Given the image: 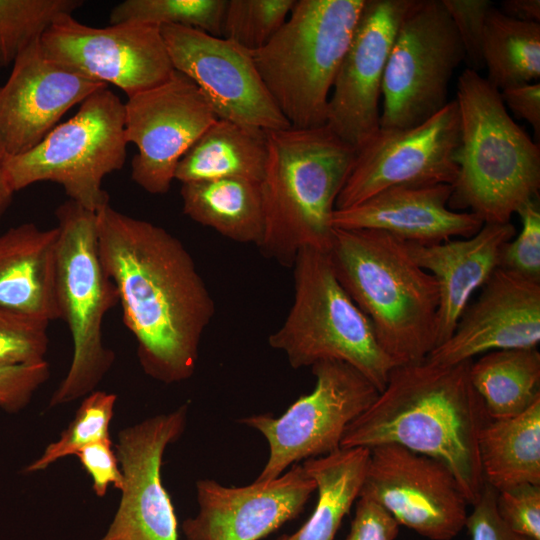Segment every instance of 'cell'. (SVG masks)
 I'll return each mask as SVG.
<instances>
[{
	"instance_id": "cell-1",
	"label": "cell",
	"mask_w": 540,
	"mask_h": 540,
	"mask_svg": "<svg viewBox=\"0 0 540 540\" xmlns=\"http://www.w3.org/2000/svg\"><path fill=\"white\" fill-rule=\"evenodd\" d=\"M96 216L99 257L116 286L141 368L165 384L189 379L215 313L191 254L166 229L110 204Z\"/></svg>"
},
{
	"instance_id": "cell-2",
	"label": "cell",
	"mask_w": 540,
	"mask_h": 540,
	"mask_svg": "<svg viewBox=\"0 0 540 540\" xmlns=\"http://www.w3.org/2000/svg\"><path fill=\"white\" fill-rule=\"evenodd\" d=\"M472 361L395 366L376 400L346 428L341 448L394 444L435 458L475 504L485 485L478 438L491 418L471 384Z\"/></svg>"
},
{
	"instance_id": "cell-3",
	"label": "cell",
	"mask_w": 540,
	"mask_h": 540,
	"mask_svg": "<svg viewBox=\"0 0 540 540\" xmlns=\"http://www.w3.org/2000/svg\"><path fill=\"white\" fill-rule=\"evenodd\" d=\"M328 255L395 366L427 358L437 346L439 290L407 242L379 230L334 228Z\"/></svg>"
},
{
	"instance_id": "cell-4",
	"label": "cell",
	"mask_w": 540,
	"mask_h": 540,
	"mask_svg": "<svg viewBox=\"0 0 540 540\" xmlns=\"http://www.w3.org/2000/svg\"><path fill=\"white\" fill-rule=\"evenodd\" d=\"M267 161L260 190L263 255L292 267L305 247L328 252L337 197L356 150L326 125L266 131Z\"/></svg>"
},
{
	"instance_id": "cell-5",
	"label": "cell",
	"mask_w": 540,
	"mask_h": 540,
	"mask_svg": "<svg viewBox=\"0 0 540 540\" xmlns=\"http://www.w3.org/2000/svg\"><path fill=\"white\" fill-rule=\"evenodd\" d=\"M458 175L449 204L484 223H508L539 196L540 146L509 115L500 91L473 69L458 78Z\"/></svg>"
},
{
	"instance_id": "cell-6",
	"label": "cell",
	"mask_w": 540,
	"mask_h": 540,
	"mask_svg": "<svg viewBox=\"0 0 540 540\" xmlns=\"http://www.w3.org/2000/svg\"><path fill=\"white\" fill-rule=\"evenodd\" d=\"M366 0H295L285 23L252 52L292 128L326 125L329 94Z\"/></svg>"
},
{
	"instance_id": "cell-7",
	"label": "cell",
	"mask_w": 540,
	"mask_h": 540,
	"mask_svg": "<svg viewBox=\"0 0 540 540\" xmlns=\"http://www.w3.org/2000/svg\"><path fill=\"white\" fill-rule=\"evenodd\" d=\"M294 300L282 325L268 337L291 367L339 360L360 371L381 392L393 361L380 347L372 324L342 287L328 252L310 247L294 263Z\"/></svg>"
},
{
	"instance_id": "cell-8",
	"label": "cell",
	"mask_w": 540,
	"mask_h": 540,
	"mask_svg": "<svg viewBox=\"0 0 540 540\" xmlns=\"http://www.w3.org/2000/svg\"><path fill=\"white\" fill-rule=\"evenodd\" d=\"M56 295L60 319L69 328L73 354L49 408L84 398L103 380L115 353L103 341V320L119 303L115 284L98 251L97 216L68 199L56 211Z\"/></svg>"
},
{
	"instance_id": "cell-9",
	"label": "cell",
	"mask_w": 540,
	"mask_h": 540,
	"mask_svg": "<svg viewBox=\"0 0 540 540\" xmlns=\"http://www.w3.org/2000/svg\"><path fill=\"white\" fill-rule=\"evenodd\" d=\"M127 144L124 103L106 87L87 97L73 117L33 148L4 157L5 174L14 192L55 182L70 200L97 213L110 204L102 182L124 166Z\"/></svg>"
},
{
	"instance_id": "cell-10",
	"label": "cell",
	"mask_w": 540,
	"mask_h": 540,
	"mask_svg": "<svg viewBox=\"0 0 540 540\" xmlns=\"http://www.w3.org/2000/svg\"><path fill=\"white\" fill-rule=\"evenodd\" d=\"M311 367L314 389L280 417L255 414L239 420L259 431L269 446L268 460L257 482L271 481L291 465L339 450L346 428L380 393L346 362L321 360Z\"/></svg>"
},
{
	"instance_id": "cell-11",
	"label": "cell",
	"mask_w": 540,
	"mask_h": 540,
	"mask_svg": "<svg viewBox=\"0 0 540 540\" xmlns=\"http://www.w3.org/2000/svg\"><path fill=\"white\" fill-rule=\"evenodd\" d=\"M465 52L441 0H416L386 64L380 128H409L449 102L448 87Z\"/></svg>"
},
{
	"instance_id": "cell-12",
	"label": "cell",
	"mask_w": 540,
	"mask_h": 540,
	"mask_svg": "<svg viewBox=\"0 0 540 540\" xmlns=\"http://www.w3.org/2000/svg\"><path fill=\"white\" fill-rule=\"evenodd\" d=\"M460 139L456 100L423 123L409 128H379L356 150L335 209L359 204L396 186L453 185Z\"/></svg>"
},
{
	"instance_id": "cell-13",
	"label": "cell",
	"mask_w": 540,
	"mask_h": 540,
	"mask_svg": "<svg viewBox=\"0 0 540 540\" xmlns=\"http://www.w3.org/2000/svg\"><path fill=\"white\" fill-rule=\"evenodd\" d=\"M49 59L127 97L168 80L175 71L159 26L135 22L92 27L72 14L58 17L41 35Z\"/></svg>"
},
{
	"instance_id": "cell-14",
	"label": "cell",
	"mask_w": 540,
	"mask_h": 540,
	"mask_svg": "<svg viewBox=\"0 0 540 540\" xmlns=\"http://www.w3.org/2000/svg\"><path fill=\"white\" fill-rule=\"evenodd\" d=\"M360 496L431 540H451L466 526V499L441 461L394 444L370 449Z\"/></svg>"
},
{
	"instance_id": "cell-15",
	"label": "cell",
	"mask_w": 540,
	"mask_h": 540,
	"mask_svg": "<svg viewBox=\"0 0 540 540\" xmlns=\"http://www.w3.org/2000/svg\"><path fill=\"white\" fill-rule=\"evenodd\" d=\"M160 29L174 69L196 84L218 119L262 131L291 127L265 87L252 52L194 28Z\"/></svg>"
},
{
	"instance_id": "cell-16",
	"label": "cell",
	"mask_w": 540,
	"mask_h": 540,
	"mask_svg": "<svg viewBox=\"0 0 540 540\" xmlns=\"http://www.w3.org/2000/svg\"><path fill=\"white\" fill-rule=\"evenodd\" d=\"M124 107L126 139L138 150L131 179L148 193L165 194L181 158L218 118L196 84L176 70L128 97Z\"/></svg>"
},
{
	"instance_id": "cell-17",
	"label": "cell",
	"mask_w": 540,
	"mask_h": 540,
	"mask_svg": "<svg viewBox=\"0 0 540 540\" xmlns=\"http://www.w3.org/2000/svg\"><path fill=\"white\" fill-rule=\"evenodd\" d=\"M189 405L122 429L114 452L123 475L121 498L98 540H179L178 521L161 479L163 455L183 434Z\"/></svg>"
},
{
	"instance_id": "cell-18",
	"label": "cell",
	"mask_w": 540,
	"mask_h": 540,
	"mask_svg": "<svg viewBox=\"0 0 540 540\" xmlns=\"http://www.w3.org/2000/svg\"><path fill=\"white\" fill-rule=\"evenodd\" d=\"M416 0H366L337 71L326 126L355 150L380 128L379 100L398 29Z\"/></svg>"
},
{
	"instance_id": "cell-19",
	"label": "cell",
	"mask_w": 540,
	"mask_h": 540,
	"mask_svg": "<svg viewBox=\"0 0 540 540\" xmlns=\"http://www.w3.org/2000/svg\"><path fill=\"white\" fill-rule=\"evenodd\" d=\"M315 490L302 464L271 481L242 487L200 479L198 513L183 521L182 531L186 540H259L297 518Z\"/></svg>"
},
{
	"instance_id": "cell-20",
	"label": "cell",
	"mask_w": 540,
	"mask_h": 540,
	"mask_svg": "<svg viewBox=\"0 0 540 540\" xmlns=\"http://www.w3.org/2000/svg\"><path fill=\"white\" fill-rule=\"evenodd\" d=\"M39 39L17 56L0 86V149L5 157L33 148L74 105L108 87L49 59Z\"/></svg>"
},
{
	"instance_id": "cell-21",
	"label": "cell",
	"mask_w": 540,
	"mask_h": 540,
	"mask_svg": "<svg viewBox=\"0 0 540 540\" xmlns=\"http://www.w3.org/2000/svg\"><path fill=\"white\" fill-rule=\"evenodd\" d=\"M539 342L540 282L498 267L465 308L451 336L427 359L454 365L495 350L537 348Z\"/></svg>"
},
{
	"instance_id": "cell-22",
	"label": "cell",
	"mask_w": 540,
	"mask_h": 540,
	"mask_svg": "<svg viewBox=\"0 0 540 540\" xmlns=\"http://www.w3.org/2000/svg\"><path fill=\"white\" fill-rule=\"evenodd\" d=\"M451 194L449 184L391 187L354 206L335 209L332 225L379 230L424 245L471 237L484 222L473 212L451 210Z\"/></svg>"
},
{
	"instance_id": "cell-23",
	"label": "cell",
	"mask_w": 540,
	"mask_h": 540,
	"mask_svg": "<svg viewBox=\"0 0 540 540\" xmlns=\"http://www.w3.org/2000/svg\"><path fill=\"white\" fill-rule=\"evenodd\" d=\"M515 234L511 222L484 223L468 238L429 245L407 242L415 262L438 285L437 346L451 336L473 293L498 268L501 250Z\"/></svg>"
},
{
	"instance_id": "cell-24",
	"label": "cell",
	"mask_w": 540,
	"mask_h": 540,
	"mask_svg": "<svg viewBox=\"0 0 540 540\" xmlns=\"http://www.w3.org/2000/svg\"><path fill=\"white\" fill-rule=\"evenodd\" d=\"M58 228L22 223L0 234V307L48 322L60 319L56 295Z\"/></svg>"
},
{
	"instance_id": "cell-25",
	"label": "cell",
	"mask_w": 540,
	"mask_h": 540,
	"mask_svg": "<svg viewBox=\"0 0 540 540\" xmlns=\"http://www.w3.org/2000/svg\"><path fill=\"white\" fill-rule=\"evenodd\" d=\"M183 213L196 223L240 243L260 246L264 211L260 183L219 178L182 183Z\"/></svg>"
},
{
	"instance_id": "cell-26",
	"label": "cell",
	"mask_w": 540,
	"mask_h": 540,
	"mask_svg": "<svg viewBox=\"0 0 540 540\" xmlns=\"http://www.w3.org/2000/svg\"><path fill=\"white\" fill-rule=\"evenodd\" d=\"M266 161V131L217 119L181 158L174 180L242 178L260 183Z\"/></svg>"
},
{
	"instance_id": "cell-27",
	"label": "cell",
	"mask_w": 540,
	"mask_h": 540,
	"mask_svg": "<svg viewBox=\"0 0 540 540\" xmlns=\"http://www.w3.org/2000/svg\"><path fill=\"white\" fill-rule=\"evenodd\" d=\"M478 453L484 482L496 491L540 485V400L517 416L490 419L480 431Z\"/></svg>"
},
{
	"instance_id": "cell-28",
	"label": "cell",
	"mask_w": 540,
	"mask_h": 540,
	"mask_svg": "<svg viewBox=\"0 0 540 540\" xmlns=\"http://www.w3.org/2000/svg\"><path fill=\"white\" fill-rule=\"evenodd\" d=\"M369 456L367 448H340L303 461L302 466L316 484V506L300 529L275 540H334L344 517L359 498Z\"/></svg>"
},
{
	"instance_id": "cell-29",
	"label": "cell",
	"mask_w": 540,
	"mask_h": 540,
	"mask_svg": "<svg viewBox=\"0 0 540 540\" xmlns=\"http://www.w3.org/2000/svg\"><path fill=\"white\" fill-rule=\"evenodd\" d=\"M469 375L491 419L517 416L540 400V353L537 348L485 353L471 362Z\"/></svg>"
},
{
	"instance_id": "cell-30",
	"label": "cell",
	"mask_w": 540,
	"mask_h": 540,
	"mask_svg": "<svg viewBox=\"0 0 540 540\" xmlns=\"http://www.w3.org/2000/svg\"><path fill=\"white\" fill-rule=\"evenodd\" d=\"M482 61L486 80L497 90L540 77V23L510 18L494 6L488 13Z\"/></svg>"
},
{
	"instance_id": "cell-31",
	"label": "cell",
	"mask_w": 540,
	"mask_h": 540,
	"mask_svg": "<svg viewBox=\"0 0 540 540\" xmlns=\"http://www.w3.org/2000/svg\"><path fill=\"white\" fill-rule=\"evenodd\" d=\"M226 4L227 0H125L113 7L109 22L176 25L221 37Z\"/></svg>"
},
{
	"instance_id": "cell-32",
	"label": "cell",
	"mask_w": 540,
	"mask_h": 540,
	"mask_svg": "<svg viewBox=\"0 0 540 540\" xmlns=\"http://www.w3.org/2000/svg\"><path fill=\"white\" fill-rule=\"evenodd\" d=\"M83 4L82 0H0V69L12 65L58 17Z\"/></svg>"
},
{
	"instance_id": "cell-33",
	"label": "cell",
	"mask_w": 540,
	"mask_h": 540,
	"mask_svg": "<svg viewBox=\"0 0 540 540\" xmlns=\"http://www.w3.org/2000/svg\"><path fill=\"white\" fill-rule=\"evenodd\" d=\"M117 395L106 391H93L85 396L73 420L51 442L43 453L25 467V473L47 469L51 464L75 453L87 444L111 439L110 423L114 415Z\"/></svg>"
},
{
	"instance_id": "cell-34",
	"label": "cell",
	"mask_w": 540,
	"mask_h": 540,
	"mask_svg": "<svg viewBox=\"0 0 540 540\" xmlns=\"http://www.w3.org/2000/svg\"><path fill=\"white\" fill-rule=\"evenodd\" d=\"M294 3L295 0H227L221 37L254 52L281 28Z\"/></svg>"
},
{
	"instance_id": "cell-35",
	"label": "cell",
	"mask_w": 540,
	"mask_h": 540,
	"mask_svg": "<svg viewBox=\"0 0 540 540\" xmlns=\"http://www.w3.org/2000/svg\"><path fill=\"white\" fill-rule=\"evenodd\" d=\"M50 322L0 307V365L45 361Z\"/></svg>"
},
{
	"instance_id": "cell-36",
	"label": "cell",
	"mask_w": 540,
	"mask_h": 540,
	"mask_svg": "<svg viewBox=\"0 0 540 540\" xmlns=\"http://www.w3.org/2000/svg\"><path fill=\"white\" fill-rule=\"evenodd\" d=\"M522 228L502 248L499 268L540 282V205L539 198L523 204L516 212Z\"/></svg>"
},
{
	"instance_id": "cell-37",
	"label": "cell",
	"mask_w": 540,
	"mask_h": 540,
	"mask_svg": "<svg viewBox=\"0 0 540 540\" xmlns=\"http://www.w3.org/2000/svg\"><path fill=\"white\" fill-rule=\"evenodd\" d=\"M496 508L510 530L540 540V485L524 483L497 491Z\"/></svg>"
},
{
	"instance_id": "cell-38",
	"label": "cell",
	"mask_w": 540,
	"mask_h": 540,
	"mask_svg": "<svg viewBox=\"0 0 540 540\" xmlns=\"http://www.w3.org/2000/svg\"><path fill=\"white\" fill-rule=\"evenodd\" d=\"M456 29L470 69L483 66L482 43L486 19L494 6L489 0H441Z\"/></svg>"
},
{
	"instance_id": "cell-39",
	"label": "cell",
	"mask_w": 540,
	"mask_h": 540,
	"mask_svg": "<svg viewBox=\"0 0 540 540\" xmlns=\"http://www.w3.org/2000/svg\"><path fill=\"white\" fill-rule=\"evenodd\" d=\"M49 376L46 360L36 364L0 365V408L8 413L21 411Z\"/></svg>"
},
{
	"instance_id": "cell-40",
	"label": "cell",
	"mask_w": 540,
	"mask_h": 540,
	"mask_svg": "<svg viewBox=\"0 0 540 540\" xmlns=\"http://www.w3.org/2000/svg\"><path fill=\"white\" fill-rule=\"evenodd\" d=\"M74 456L92 479V490L96 496L104 497L109 486L122 489L123 475L111 439L87 444Z\"/></svg>"
},
{
	"instance_id": "cell-41",
	"label": "cell",
	"mask_w": 540,
	"mask_h": 540,
	"mask_svg": "<svg viewBox=\"0 0 540 540\" xmlns=\"http://www.w3.org/2000/svg\"><path fill=\"white\" fill-rule=\"evenodd\" d=\"M497 491L485 484L479 499L472 505L466 526L471 540H533L510 530L498 515Z\"/></svg>"
},
{
	"instance_id": "cell-42",
	"label": "cell",
	"mask_w": 540,
	"mask_h": 540,
	"mask_svg": "<svg viewBox=\"0 0 540 540\" xmlns=\"http://www.w3.org/2000/svg\"><path fill=\"white\" fill-rule=\"evenodd\" d=\"M399 526L379 504L360 496L346 540H394Z\"/></svg>"
},
{
	"instance_id": "cell-43",
	"label": "cell",
	"mask_w": 540,
	"mask_h": 540,
	"mask_svg": "<svg viewBox=\"0 0 540 540\" xmlns=\"http://www.w3.org/2000/svg\"><path fill=\"white\" fill-rule=\"evenodd\" d=\"M503 102L513 113L533 128L537 142L540 137V84L525 83L500 91Z\"/></svg>"
},
{
	"instance_id": "cell-44",
	"label": "cell",
	"mask_w": 540,
	"mask_h": 540,
	"mask_svg": "<svg viewBox=\"0 0 540 540\" xmlns=\"http://www.w3.org/2000/svg\"><path fill=\"white\" fill-rule=\"evenodd\" d=\"M499 10L516 20L540 23L539 0H504Z\"/></svg>"
},
{
	"instance_id": "cell-45",
	"label": "cell",
	"mask_w": 540,
	"mask_h": 540,
	"mask_svg": "<svg viewBox=\"0 0 540 540\" xmlns=\"http://www.w3.org/2000/svg\"><path fill=\"white\" fill-rule=\"evenodd\" d=\"M4 154L0 149V219L13 201L14 191L10 187L4 169Z\"/></svg>"
}]
</instances>
